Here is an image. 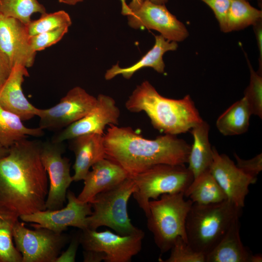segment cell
Instances as JSON below:
<instances>
[{"instance_id": "obj_1", "label": "cell", "mask_w": 262, "mask_h": 262, "mask_svg": "<svg viewBox=\"0 0 262 262\" xmlns=\"http://www.w3.org/2000/svg\"><path fill=\"white\" fill-rule=\"evenodd\" d=\"M41 144L22 139L0 158V215L16 220L46 209L49 182L41 160Z\"/></svg>"}, {"instance_id": "obj_2", "label": "cell", "mask_w": 262, "mask_h": 262, "mask_svg": "<svg viewBox=\"0 0 262 262\" xmlns=\"http://www.w3.org/2000/svg\"><path fill=\"white\" fill-rule=\"evenodd\" d=\"M109 126L103 135L106 158L119 165L130 176L156 164L188 163L191 146L177 135L164 134L148 139L130 127Z\"/></svg>"}, {"instance_id": "obj_3", "label": "cell", "mask_w": 262, "mask_h": 262, "mask_svg": "<svg viewBox=\"0 0 262 262\" xmlns=\"http://www.w3.org/2000/svg\"><path fill=\"white\" fill-rule=\"evenodd\" d=\"M125 106L132 113H146L153 127L164 134L185 133L203 120L190 95L180 99L164 97L147 81L136 86Z\"/></svg>"}, {"instance_id": "obj_4", "label": "cell", "mask_w": 262, "mask_h": 262, "mask_svg": "<svg viewBox=\"0 0 262 262\" xmlns=\"http://www.w3.org/2000/svg\"><path fill=\"white\" fill-rule=\"evenodd\" d=\"M242 209L228 199L207 205L193 203L185 222L188 243L206 256L240 218Z\"/></svg>"}, {"instance_id": "obj_5", "label": "cell", "mask_w": 262, "mask_h": 262, "mask_svg": "<svg viewBox=\"0 0 262 262\" xmlns=\"http://www.w3.org/2000/svg\"><path fill=\"white\" fill-rule=\"evenodd\" d=\"M160 196L149 201L147 225L155 244L164 254L170 250L178 237L187 241L185 222L193 202L185 199L183 192Z\"/></svg>"}, {"instance_id": "obj_6", "label": "cell", "mask_w": 262, "mask_h": 262, "mask_svg": "<svg viewBox=\"0 0 262 262\" xmlns=\"http://www.w3.org/2000/svg\"><path fill=\"white\" fill-rule=\"evenodd\" d=\"M136 189L130 176L116 186L95 196L89 202L92 212L86 218L87 228L97 230L106 226L120 235L142 231L131 223L128 212L129 200Z\"/></svg>"}, {"instance_id": "obj_7", "label": "cell", "mask_w": 262, "mask_h": 262, "mask_svg": "<svg viewBox=\"0 0 262 262\" xmlns=\"http://www.w3.org/2000/svg\"><path fill=\"white\" fill-rule=\"evenodd\" d=\"M136 186L132 196L146 216L149 213L150 198L158 199L166 194L184 192L194 180L185 165L159 164L130 176Z\"/></svg>"}, {"instance_id": "obj_8", "label": "cell", "mask_w": 262, "mask_h": 262, "mask_svg": "<svg viewBox=\"0 0 262 262\" xmlns=\"http://www.w3.org/2000/svg\"><path fill=\"white\" fill-rule=\"evenodd\" d=\"M120 1L121 13L127 16L131 27L155 30L166 39L176 42L183 41L189 36L185 25L169 11L165 4L145 0L131 1L127 4L126 0Z\"/></svg>"}, {"instance_id": "obj_9", "label": "cell", "mask_w": 262, "mask_h": 262, "mask_svg": "<svg viewBox=\"0 0 262 262\" xmlns=\"http://www.w3.org/2000/svg\"><path fill=\"white\" fill-rule=\"evenodd\" d=\"M27 228L19 220L14 226L13 241L22 256V262H55L71 237L44 228Z\"/></svg>"}, {"instance_id": "obj_10", "label": "cell", "mask_w": 262, "mask_h": 262, "mask_svg": "<svg viewBox=\"0 0 262 262\" xmlns=\"http://www.w3.org/2000/svg\"><path fill=\"white\" fill-rule=\"evenodd\" d=\"M144 232L120 235L106 229L98 231L88 228L80 231V245L83 250L100 252L105 262H130L142 249Z\"/></svg>"}, {"instance_id": "obj_11", "label": "cell", "mask_w": 262, "mask_h": 262, "mask_svg": "<svg viewBox=\"0 0 262 262\" xmlns=\"http://www.w3.org/2000/svg\"><path fill=\"white\" fill-rule=\"evenodd\" d=\"M64 142H42L40 157L47 171L49 188L46 202L47 210L63 207L66 199L68 188L73 181L70 175L69 159L63 157L65 151Z\"/></svg>"}, {"instance_id": "obj_12", "label": "cell", "mask_w": 262, "mask_h": 262, "mask_svg": "<svg viewBox=\"0 0 262 262\" xmlns=\"http://www.w3.org/2000/svg\"><path fill=\"white\" fill-rule=\"evenodd\" d=\"M97 101V98L82 88L74 87L55 106L48 109L38 108V127L43 130L61 131L84 116Z\"/></svg>"}, {"instance_id": "obj_13", "label": "cell", "mask_w": 262, "mask_h": 262, "mask_svg": "<svg viewBox=\"0 0 262 262\" xmlns=\"http://www.w3.org/2000/svg\"><path fill=\"white\" fill-rule=\"evenodd\" d=\"M67 204L64 208L57 210L40 211L23 215L19 217L22 221L32 223L33 227L50 229L57 233H63L69 227L80 230L87 228L86 218L92 212L89 202L79 200L74 192L68 190L66 193Z\"/></svg>"}, {"instance_id": "obj_14", "label": "cell", "mask_w": 262, "mask_h": 262, "mask_svg": "<svg viewBox=\"0 0 262 262\" xmlns=\"http://www.w3.org/2000/svg\"><path fill=\"white\" fill-rule=\"evenodd\" d=\"M94 107L84 116L57 131L51 141L61 143L76 137L90 133L104 135L105 127L117 125L120 112L112 97L99 94Z\"/></svg>"}, {"instance_id": "obj_15", "label": "cell", "mask_w": 262, "mask_h": 262, "mask_svg": "<svg viewBox=\"0 0 262 262\" xmlns=\"http://www.w3.org/2000/svg\"><path fill=\"white\" fill-rule=\"evenodd\" d=\"M213 161L210 171L226 194L227 199L237 206L243 208L249 193L250 185L257 179L242 172L225 154H219L213 147Z\"/></svg>"}, {"instance_id": "obj_16", "label": "cell", "mask_w": 262, "mask_h": 262, "mask_svg": "<svg viewBox=\"0 0 262 262\" xmlns=\"http://www.w3.org/2000/svg\"><path fill=\"white\" fill-rule=\"evenodd\" d=\"M26 26L14 18L0 13V50L16 64L30 67L34 64L36 52L32 48Z\"/></svg>"}, {"instance_id": "obj_17", "label": "cell", "mask_w": 262, "mask_h": 262, "mask_svg": "<svg viewBox=\"0 0 262 262\" xmlns=\"http://www.w3.org/2000/svg\"><path fill=\"white\" fill-rule=\"evenodd\" d=\"M91 167L77 196L84 202H89L98 193L116 186L130 177L122 167L106 158L98 161Z\"/></svg>"}, {"instance_id": "obj_18", "label": "cell", "mask_w": 262, "mask_h": 262, "mask_svg": "<svg viewBox=\"0 0 262 262\" xmlns=\"http://www.w3.org/2000/svg\"><path fill=\"white\" fill-rule=\"evenodd\" d=\"M28 76L27 67L16 64L0 89V106L19 116L22 121L36 116L38 109L29 101L23 92L24 77Z\"/></svg>"}, {"instance_id": "obj_19", "label": "cell", "mask_w": 262, "mask_h": 262, "mask_svg": "<svg viewBox=\"0 0 262 262\" xmlns=\"http://www.w3.org/2000/svg\"><path fill=\"white\" fill-rule=\"evenodd\" d=\"M70 148L75 155L73 181L83 180L92 166L106 158L103 135L90 133L70 140Z\"/></svg>"}, {"instance_id": "obj_20", "label": "cell", "mask_w": 262, "mask_h": 262, "mask_svg": "<svg viewBox=\"0 0 262 262\" xmlns=\"http://www.w3.org/2000/svg\"><path fill=\"white\" fill-rule=\"evenodd\" d=\"M178 47L177 42L168 40L160 34L156 35L153 47L137 62L124 68L116 64L106 71L104 78L106 80H110L121 74L124 78L130 79L136 72L146 67H151L157 72L163 73L165 68L164 54L168 51L176 50Z\"/></svg>"}, {"instance_id": "obj_21", "label": "cell", "mask_w": 262, "mask_h": 262, "mask_svg": "<svg viewBox=\"0 0 262 262\" xmlns=\"http://www.w3.org/2000/svg\"><path fill=\"white\" fill-rule=\"evenodd\" d=\"M239 219L233 221L214 248L205 256L206 262H250L252 253L240 235Z\"/></svg>"}, {"instance_id": "obj_22", "label": "cell", "mask_w": 262, "mask_h": 262, "mask_svg": "<svg viewBox=\"0 0 262 262\" xmlns=\"http://www.w3.org/2000/svg\"><path fill=\"white\" fill-rule=\"evenodd\" d=\"M210 126L203 120L192 128L190 132L193 137L188 157V169L194 178L210 170L213 161V150L209 139Z\"/></svg>"}, {"instance_id": "obj_23", "label": "cell", "mask_w": 262, "mask_h": 262, "mask_svg": "<svg viewBox=\"0 0 262 262\" xmlns=\"http://www.w3.org/2000/svg\"><path fill=\"white\" fill-rule=\"evenodd\" d=\"M184 196L193 203L204 205L217 203L228 199L210 170L194 178L184 191Z\"/></svg>"}, {"instance_id": "obj_24", "label": "cell", "mask_w": 262, "mask_h": 262, "mask_svg": "<svg viewBox=\"0 0 262 262\" xmlns=\"http://www.w3.org/2000/svg\"><path fill=\"white\" fill-rule=\"evenodd\" d=\"M44 130L39 127H26L20 117L0 106V144L9 148L16 142L29 136L41 137Z\"/></svg>"}, {"instance_id": "obj_25", "label": "cell", "mask_w": 262, "mask_h": 262, "mask_svg": "<svg viewBox=\"0 0 262 262\" xmlns=\"http://www.w3.org/2000/svg\"><path fill=\"white\" fill-rule=\"evenodd\" d=\"M251 115L248 103L243 97L218 117L216 122L217 129L225 136L242 134L248 130Z\"/></svg>"}, {"instance_id": "obj_26", "label": "cell", "mask_w": 262, "mask_h": 262, "mask_svg": "<svg viewBox=\"0 0 262 262\" xmlns=\"http://www.w3.org/2000/svg\"><path fill=\"white\" fill-rule=\"evenodd\" d=\"M262 20V11L252 6L246 0H231L227 15L225 33L253 26Z\"/></svg>"}, {"instance_id": "obj_27", "label": "cell", "mask_w": 262, "mask_h": 262, "mask_svg": "<svg viewBox=\"0 0 262 262\" xmlns=\"http://www.w3.org/2000/svg\"><path fill=\"white\" fill-rule=\"evenodd\" d=\"M46 12L44 5L37 0H0V13L16 19L25 25L31 21V16L34 13Z\"/></svg>"}, {"instance_id": "obj_28", "label": "cell", "mask_w": 262, "mask_h": 262, "mask_svg": "<svg viewBox=\"0 0 262 262\" xmlns=\"http://www.w3.org/2000/svg\"><path fill=\"white\" fill-rule=\"evenodd\" d=\"M16 220L0 215V262H22V256L16 248L13 237Z\"/></svg>"}, {"instance_id": "obj_29", "label": "cell", "mask_w": 262, "mask_h": 262, "mask_svg": "<svg viewBox=\"0 0 262 262\" xmlns=\"http://www.w3.org/2000/svg\"><path fill=\"white\" fill-rule=\"evenodd\" d=\"M71 24L69 14L64 10H60L51 13H43L40 18L31 20L26 26L30 36L63 27H69Z\"/></svg>"}, {"instance_id": "obj_30", "label": "cell", "mask_w": 262, "mask_h": 262, "mask_svg": "<svg viewBox=\"0 0 262 262\" xmlns=\"http://www.w3.org/2000/svg\"><path fill=\"white\" fill-rule=\"evenodd\" d=\"M250 70V82L244 92L246 98L252 115L262 118V76L256 72L247 60Z\"/></svg>"}, {"instance_id": "obj_31", "label": "cell", "mask_w": 262, "mask_h": 262, "mask_svg": "<svg viewBox=\"0 0 262 262\" xmlns=\"http://www.w3.org/2000/svg\"><path fill=\"white\" fill-rule=\"evenodd\" d=\"M169 257L162 262H206L205 256L195 250L188 242L181 237H178L170 249Z\"/></svg>"}, {"instance_id": "obj_32", "label": "cell", "mask_w": 262, "mask_h": 262, "mask_svg": "<svg viewBox=\"0 0 262 262\" xmlns=\"http://www.w3.org/2000/svg\"><path fill=\"white\" fill-rule=\"evenodd\" d=\"M69 27L65 26L52 31L30 36V45L35 52L42 50L58 42L68 32Z\"/></svg>"}, {"instance_id": "obj_33", "label": "cell", "mask_w": 262, "mask_h": 262, "mask_svg": "<svg viewBox=\"0 0 262 262\" xmlns=\"http://www.w3.org/2000/svg\"><path fill=\"white\" fill-rule=\"evenodd\" d=\"M236 166L246 175L255 179L262 170V154L261 153L253 158L245 160L234 154Z\"/></svg>"}, {"instance_id": "obj_34", "label": "cell", "mask_w": 262, "mask_h": 262, "mask_svg": "<svg viewBox=\"0 0 262 262\" xmlns=\"http://www.w3.org/2000/svg\"><path fill=\"white\" fill-rule=\"evenodd\" d=\"M213 11L221 31L225 33L227 15L231 0H200Z\"/></svg>"}, {"instance_id": "obj_35", "label": "cell", "mask_w": 262, "mask_h": 262, "mask_svg": "<svg viewBox=\"0 0 262 262\" xmlns=\"http://www.w3.org/2000/svg\"><path fill=\"white\" fill-rule=\"evenodd\" d=\"M80 231L71 237L68 248L61 252L55 262H74L77 251L80 245L79 239Z\"/></svg>"}, {"instance_id": "obj_36", "label": "cell", "mask_w": 262, "mask_h": 262, "mask_svg": "<svg viewBox=\"0 0 262 262\" xmlns=\"http://www.w3.org/2000/svg\"><path fill=\"white\" fill-rule=\"evenodd\" d=\"M13 67L8 57L0 50V89L9 78Z\"/></svg>"}, {"instance_id": "obj_37", "label": "cell", "mask_w": 262, "mask_h": 262, "mask_svg": "<svg viewBox=\"0 0 262 262\" xmlns=\"http://www.w3.org/2000/svg\"><path fill=\"white\" fill-rule=\"evenodd\" d=\"M256 36L259 52V69L258 73L262 74V20L253 26Z\"/></svg>"}, {"instance_id": "obj_38", "label": "cell", "mask_w": 262, "mask_h": 262, "mask_svg": "<svg viewBox=\"0 0 262 262\" xmlns=\"http://www.w3.org/2000/svg\"><path fill=\"white\" fill-rule=\"evenodd\" d=\"M82 253L84 262H100L105 259V254L100 252L83 250Z\"/></svg>"}, {"instance_id": "obj_39", "label": "cell", "mask_w": 262, "mask_h": 262, "mask_svg": "<svg viewBox=\"0 0 262 262\" xmlns=\"http://www.w3.org/2000/svg\"><path fill=\"white\" fill-rule=\"evenodd\" d=\"M262 256L260 254H252L250 259V262H262Z\"/></svg>"}, {"instance_id": "obj_40", "label": "cell", "mask_w": 262, "mask_h": 262, "mask_svg": "<svg viewBox=\"0 0 262 262\" xmlns=\"http://www.w3.org/2000/svg\"><path fill=\"white\" fill-rule=\"evenodd\" d=\"M83 0H58L60 3H63L70 5H74L78 2H82Z\"/></svg>"}, {"instance_id": "obj_41", "label": "cell", "mask_w": 262, "mask_h": 262, "mask_svg": "<svg viewBox=\"0 0 262 262\" xmlns=\"http://www.w3.org/2000/svg\"><path fill=\"white\" fill-rule=\"evenodd\" d=\"M9 148L3 147L0 144V158L6 156L9 152Z\"/></svg>"}, {"instance_id": "obj_42", "label": "cell", "mask_w": 262, "mask_h": 262, "mask_svg": "<svg viewBox=\"0 0 262 262\" xmlns=\"http://www.w3.org/2000/svg\"><path fill=\"white\" fill-rule=\"evenodd\" d=\"M159 4H165L168 0H145Z\"/></svg>"}, {"instance_id": "obj_43", "label": "cell", "mask_w": 262, "mask_h": 262, "mask_svg": "<svg viewBox=\"0 0 262 262\" xmlns=\"http://www.w3.org/2000/svg\"><path fill=\"white\" fill-rule=\"evenodd\" d=\"M139 0H131V1H133V2H136L137 1H138Z\"/></svg>"}, {"instance_id": "obj_44", "label": "cell", "mask_w": 262, "mask_h": 262, "mask_svg": "<svg viewBox=\"0 0 262 262\" xmlns=\"http://www.w3.org/2000/svg\"></svg>"}]
</instances>
